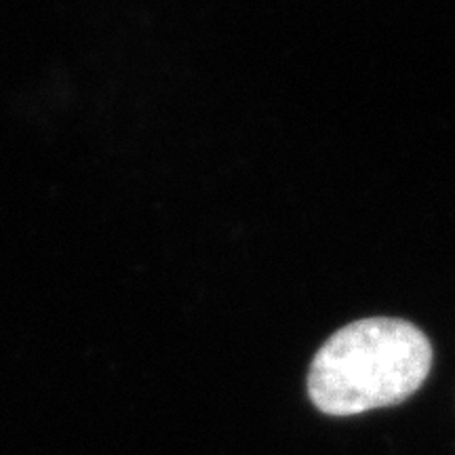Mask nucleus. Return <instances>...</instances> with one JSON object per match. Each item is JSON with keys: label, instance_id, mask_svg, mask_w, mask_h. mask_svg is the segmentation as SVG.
Segmentation results:
<instances>
[{"label": "nucleus", "instance_id": "1", "mask_svg": "<svg viewBox=\"0 0 455 455\" xmlns=\"http://www.w3.org/2000/svg\"><path fill=\"white\" fill-rule=\"evenodd\" d=\"M432 346L401 318H363L327 339L308 373L318 411L358 415L398 405L428 378Z\"/></svg>", "mask_w": 455, "mask_h": 455}]
</instances>
